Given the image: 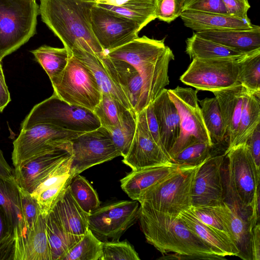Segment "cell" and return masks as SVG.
Instances as JSON below:
<instances>
[{
	"instance_id": "48",
	"label": "cell",
	"mask_w": 260,
	"mask_h": 260,
	"mask_svg": "<svg viewBox=\"0 0 260 260\" xmlns=\"http://www.w3.org/2000/svg\"><path fill=\"white\" fill-rule=\"evenodd\" d=\"M184 11L228 14L222 0H185Z\"/></svg>"
},
{
	"instance_id": "19",
	"label": "cell",
	"mask_w": 260,
	"mask_h": 260,
	"mask_svg": "<svg viewBox=\"0 0 260 260\" xmlns=\"http://www.w3.org/2000/svg\"><path fill=\"white\" fill-rule=\"evenodd\" d=\"M112 78L123 90L136 113L143 108L144 83L137 70L130 63L109 57L106 52L98 56Z\"/></svg>"
},
{
	"instance_id": "5",
	"label": "cell",
	"mask_w": 260,
	"mask_h": 260,
	"mask_svg": "<svg viewBox=\"0 0 260 260\" xmlns=\"http://www.w3.org/2000/svg\"><path fill=\"white\" fill-rule=\"evenodd\" d=\"M38 124H48L81 133L91 131L101 126L93 112L71 105L54 93L32 108L22 121L21 130Z\"/></svg>"
},
{
	"instance_id": "3",
	"label": "cell",
	"mask_w": 260,
	"mask_h": 260,
	"mask_svg": "<svg viewBox=\"0 0 260 260\" xmlns=\"http://www.w3.org/2000/svg\"><path fill=\"white\" fill-rule=\"evenodd\" d=\"M165 40L138 37L106 52L109 57L130 63L140 73L144 83L143 108L152 103L169 83V65L175 56Z\"/></svg>"
},
{
	"instance_id": "16",
	"label": "cell",
	"mask_w": 260,
	"mask_h": 260,
	"mask_svg": "<svg viewBox=\"0 0 260 260\" xmlns=\"http://www.w3.org/2000/svg\"><path fill=\"white\" fill-rule=\"evenodd\" d=\"M72 155L71 143L67 146L37 156L14 168V179L20 188L32 193L54 169Z\"/></svg>"
},
{
	"instance_id": "7",
	"label": "cell",
	"mask_w": 260,
	"mask_h": 260,
	"mask_svg": "<svg viewBox=\"0 0 260 260\" xmlns=\"http://www.w3.org/2000/svg\"><path fill=\"white\" fill-rule=\"evenodd\" d=\"M36 0H0V57L13 53L36 33Z\"/></svg>"
},
{
	"instance_id": "29",
	"label": "cell",
	"mask_w": 260,
	"mask_h": 260,
	"mask_svg": "<svg viewBox=\"0 0 260 260\" xmlns=\"http://www.w3.org/2000/svg\"><path fill=\"white\" fill-rule=\"evenodd\" d=\"M185 52L190 59H238L247 53L225 47L199 36L196 32L186 40Z\"/></svg>"
},
{
	"instance_id": "1",
	"label": "cell",
	"mask_w": 260,
	"mask_h": 260,
	"mask_svg": "<svg viewBox=\"0 0 260 260\" xmlns=\"http://www.w3.org/2000/svg\"><path fill=\"white\" fill-rule=\"evenodd\" d=\"M138 219L148 243L162 254L173 253L160 259H225L215 254L183 223L178 215L160 212L140 205Z\"/></svg>"
},
{
	"instance_id": "4",
	"label": "cell",
	"mask_w": 260,
	"mask_h": 260,
	"mask_svg": "<svg viewBox=\"0 0 260 260\" xmlns=\"http://www.w3.org/2000/svg\"><path fill=\"white\" fill-rule=\"evenodd\" d=\"M224 154L228 159L225 187L231 199V203L228 204L248 218L259 193L260 175L246 142Z\"/></svg>"
},
{
	"instance_id": "44",
	"label": "cell",
	"mask_w": 260,
	"mask_h": 260,
	"mask_svg": "<svg viewBox=\"0 0 260 260\" xmlns=\"http://www.w3.org/2000/svg\"><path fill=\"white\" fill-rule=\"evenodd\" d=\"M133 246L127 241L102 242V260H140Z\"/></svg>"
},
{
	"instance_id": "2",
	"label": "cell",
	"mask_w": 260,
	"mask_h": 260,
	"mask_svg": "<svg viewBox=\"0 0 260 260\" xmlns=\"http://www.w3.org/2000/svg\"><path fill=\"white\" fill-rule=\"evenodd\" d=\"M95 4L91 0H40L39 13L42 21L60 39L70 55L76 45L98 56L106 52L91 29V9Z\"/></svg>"
},
{
	"instance_id": "9",
	"label": "cell",
	"mask_w": 260,
	"mask_h": 260,
	"mask_svg": "<svg viewBox=\"0 0 260 260\" xmlns=\"http://www.w3.org/2000/svg\"><path fill=\"white\" fill-rule=\"evenodd\" d=\"M82 133L48 124H38L21 130L13 142L12 160L14 168L37 156L69 145Z\"/></svg>"
},
{
	"instance_id": "26",
	"label": "cell",
	"mask_w": 260,
	"mask_h": 260,
	"mask_svg": "<svg viewBox=\"0 0 260 260\" xmlns=\"http://www.w3.org/2000/svg\"><path fill=\"white\" fill-rule=\"evenodd\" d=\"M178 216L189 230L212 249L215 254L221 257L237 255L238 250L230 238L201 222L188 210L180 213Z\"/></svg>"
},
{
	"instance_id": "37",
	"label": "cell",
	"mask_w": 260,
	"mask_h": 260,
	"mask_svg": "<svg viewBox=\"0 0 260 260\" xmlns=\"http://www.w3.org/2000/svg\"><path fill=\"white\" fill-rule=\"evenodd\" d=\"M68 189L80 207L89 214L100 206L98 194L89 181L78 174L71 179Z\"/></svg>"
},
{
	"instance_id": "55",
	"label": "cell",
	"mask_w": 260,
	"mask_h": 260,
	"mask_svg": "<svg viewBox=\"0 0 260 260\" xmlns=\"http://www.w3.org/2000/svg\"><path fill=\"white\" fill-rule=\"evenodd\" d=\"M2 59L0 57V64H2Z\"/></svg>"
},
{
	"instance_id": "39",
	"label": "cell",
	"mask_w": 260,
	"mask_h": 260,
	"mask_svg": "<svg viewBox=\"0 0 260 260\" xmlns=\"http://www.w3.org/2000/svg\"><path fill=\"white\" fill-rule=\"evenodd\" d=\"M102 242L89 229L61 260H102Z\"/></svg>"
},
{
	"instance_id": "18",
	"label": "cell",
	"mask_w": 260,
	"mask_h": 260,
	"mask_svg": "<svg viewBox=\"0 0 260 260\" xmlns=\"http://www.w3.org/2000/svg\"><path fill=\"white\" fill-rule=\"evenodd\" d=\"M123 158L122 162L132 170L172 162L169 153L153 140L137 115L135 134Z\"/></svg>"
},
{
	"instance_id": "54",
	"label": "cell",
	"mask_w": 260,
	"mask_h": 260,
	"mask_svg": "<svg viewBox=\"0 0 260 260\" xmlns=\"http://www.w3.org/2000/svg\"><path fill=\"white\" fill-rule=\"evenodd\" d=\"M0 177L6 179H14L13 171L6 160L0 149Z\"/></svg>"
},
{
	"instance_id": "49",
	"label": "cell",
	"mask_w": 260,
	"mask_h": 260,
	"mask_svg": "<svg viewBox=\"0 0 260 260\" xmlns=\"http://www.w3.org/2000/svg\"><path fill=\"white\" fill-rule=\"evenodd\" d=\"M136 114L153 140L166 151L164 148L160 139L158 125L153 111L152 103L140 112L136 113Z\"/></svg>"
},
{
	"instance_id": "21",
	"label": "cell",
	"mask_w": 260,
	"mask_h": 260,
	"mask_svg": "<svg viewBox=\"0 0 260 260\" xmlns=\"http://www.w3.org/2000/svg\"><path fill=\"white\" fill-rule=\"evenodd\" d=\"M246 91L245 87L237 82L233 86L212 92L218 101L229 138L228 147L224 153L233 147L238 133Z\"/></svg>"
},
{
	"instance_id": "17",
	"label": "cell",
	"mask_w": 260,
	"mask_h": 260,
	"mask_svg": "<svg viewBox=\"0 0 260 260\" xmlns=\"http://www.w3.org/2000/svg\"><path fill=\"white\" fill-rule=\"evenodd\" d=\"M0 208L14 236L16 260H23L28 232L22 213L19 187L15 179L0 177Z\"/></svg>"
},
{
	"instance_id": "22",
	"label": "cell",
	"mask_w": 260,
	"mask_h": 260,
	"mask_svg": "<svg viewBox=\"0 0 260 260\" xmlns=\"http://www.w3.org/2000/svg\"><path fill=\"white\" fill-rule=\"evenodd\" d=\"M152 104L161 143L169 154L180 133V119L178 110L169 96L168 89L166 88Z\"/></svg>"
},
{
	"instance_id": "45",
	"label": "cell",
	"mask_w": 260,
	"mask_h": 260,
	"mask_svg": "<svg viewBox=\"0 0 260 260\" xmlns=\"http://www.w3.org/2000/svg\"><path fill=\"white\" fill-rule=\"evenodd\" d=\"M0 260H16L14 236L7 218L1 208Z\"/></svg>"
},
{
	"instance_id": "33",
	"label": "cell",
	"mask_w": 260,
	"mask_h": 260,
	"mask_svg": "<svg viewBox=\"0 0 260 260\" xmlns=\"http://www.w3.org/2000/svg\"><path fill=\"white\" fill-rule=\"evenodd\" d=\"M23 260H52L46 231V217L40 216L27 235Z\"/></svg>"
},
{
	"instance_id": "14",
	"label": "cell",
	"mask_w": 260,
	"mask_h": 260,
	"mask_svg": "<svg viewBox=\"0 0 260 260\" xmlns=\"http://www.w3.org/2000/svg\"><path fill=\"white\" fill-rule=\"evenodd\" d=\"M92 32L103 48L108 52L138 37L141 30L134 21L95 4L91 9Z\"/></svg>"
},
{
	"instance_id": "38",
	"label": "cell",
	"mask_w": 260,
	"mask_h": 260,
	"mask_svg": "<svg viewBox=\"0 0 260 260\" xmlns=\"http://www.w3.org/2000/svg\"><path fill=\"white\" fill-rule=\"evenodd\" d=\"M137 115L135 111L126 109L120 123L108 130L114 144L123 157L127 153L135 134Z\"/></svg>"
},
{
	"instance_id": "25",
	"label": "cell",
	"mask_w": 260,
	"mask_h": 260,
	"mask_svg": "<svg viewBox=\"0 0 260 260\" xmlns=\"http://www.w3.org/2000/svg\"><path fill=\"white\" fill-rule=\"evenodd\" d=\"M217 207L238 250L237 256L244 260H252L251 233L255 224L225 201Z\"/></svg>"
},
{
	"instance_id": "50",
	"label": "cell",
	"mask_w": 260,
	"mask_h": 260,
	"mask_svg": "<svg viewBox=\"0 0 260 260\" xmlns=\"http://www.w3.org/2000/svg\"><path fill=\"white\" fill-rule=\"evenodd\" d=\"M228 14L238 18H248L247 12L250 6L248 0H222Z\"/></svg>"
},
{
	"instance_id": "52",
	"label": "cell",
	"mask_w": 260,
	"mask_h": 260,
	"mask_svg": "<svg viewBox=\"0 0 260 260\" xmlns=\"http://www.w3.org/2000/svg\"><path fill=\"white\" fill-rule=\"evenodd\" d=\"M11 101L10 94L6 84L2 64H0V112Z\"/></svg>"
},
{
	"instance_id": "10",
	"label": "cell",
	"mask_w": 260,
	"mask_h": 260,
	"mask_svg": "<svg viewBox=\"0 0 260 260\" xmlns=\"http://www.w3.org/2000/svg\"><path fill=\"white\" fill-rule=\"evenodd\" d=\"M171 100L178 110L180 119L179 137L169 152L172 158L184 148L199 143L214 145L205 126L198 104L197 90L177 86L168 89Z\"/></svg>"
},
{
	"instance_id": "12",
	"label": "cell",
	"mask_w": 260,
	"mask_h": 260,
	"mask_svg": "<svg viewBox=\"0 0 260 260\" xmlns=\"http://www.w3.org/2000/svg\"><path fill=\"white\" fill-rule=\"evenodd\" d=\"M237 59L232 58L193 59L180 81L197 90L213 91L236 84Z\"/></svg>"
},
{
	"instance_id": "51",
	"label": "cell",
	"mask_w": 260,
	"mask_h": 260,
	"mask_svg": "<svg viewBox=\"0 0 260 260\" xmlns=\"http://www.w3.org/2000/svg\"><path fill=\"white\" fill-rule=\"evenodd\" d=\"M252 157L256 172L260 175V124L245 142Z\"/></svg>"
},
{
	"instance_id": "6",
	"label": "cell",
	"mask_w": 260,
	"mask_h": 260,
	"mask_svg": "<svg viewBox=\"0 0 260 260\" xmlns=\"http://www.w3.org/2000/svg\"><path fill=\"white\" fill-rule=\"evenodd\" d=\"M202 164L180 166L176 172L148 189L138 201L141 205L172 215H178L188 210L192 206L195 176Z\"/></svg>"
},
{
	"instance_id": "35",
	"label": "cell",
	"mask_w": 260,
	"mask_h": 260,
	"mask_svg": "<svg viewBox=\"0 0 260 260\" xmlns=\"http://www.w3.org/2000/svg\"><path fill=\"white\" fill-rule=\"evenodd\" d=\"M237 82L248 91L260 94V48L237 60Z\"/></svg>"
},
{
	"instance_id": "23",
	"label": "cell",
	"mask_w": 260,
	"mask_h": 260,
	"mask_svg": "<svg viewBox=\"0 0 260 260\" xmlns=\"http://www.w3.org/2000/svg\"><path fill=\"white\" fill-rule=\"evenodd\" d=\"M180 17L185 26L196 32L246 29L253 25L249 18H238L225 14L184 11Z\"/></svg>"
},
{
	"instance_id": "8",
	"label": "cell",
	"mask_w": 260,
	"mask_h": 260,
	"mask_svg": "<svg viewBox=\"0 0 260 260\" xmlns=\"http://www.w3.org/2000/svg\"><path fill=\"white\" fill-rule=\"evenodd\" d=\"M51 82L53 93L59 98L92 112L102 98V90L91 72L72 54L62 73Z\"/></svg>"
},
{
	"instance_id": "13",
	"label": "cell",
	"mask_w": 260,
	"mask_h": 260,
	"mask_svg": "<svg viewBox=\"0 0 260 260\" xmlns=\"http://www.w3.org/2000/svg\"><path fill=\"white\" fill-rule=\"evenodd\" d=\"M71 147V169L76 175L89 168L121 156L110 132L102 126L73 139Z\"/></svg>"
},
{
	"instance_id": "41",
	"label": "cell",
	"mask_w": 260,
	"mask_h": 260,
	"mask_svg": "<svg viewBox=\"0 0 260 260\" xmlns=\"http://www.w3.org/2000/svg\"><path fill=\"white\" fill-rule=\"evenodd\" d=\"M219 144L209 145L206 143H199L190 145L176 154L172 159V162L180 166H199L210 157L216 155L217 145Z\"/></svg>"
},
{
	"instance_id": "15",
	"label": "cell",
	"mask_w": 260,
	"mask_h": 260,
	"mask_svg": "<svg viewBox=\"0 0 260 260\" xmlns=\"http://www.w3.org/2000/svg\"><path fill=\"white\" fill-rule=\"evenodd\" d=\"M225 155H214L199 168L194 180L192 206H216L225 201L222 171Z\"/></svg>"
},
{
	"instance_id": "47",
	"label": "cell",
	"mask_w": 260,
	"mask_h": 260,
	"mask_svg": "<svg viewBox=\"0 0 260 260\" xmlns=\"http://www.w3.org/2000/svg\"><path fill=\"white\" fill-rule=\"evenodd\" d=\"M185 0H156V18L168 23L180 17Z\"/></svg>"
},
{
	"instance_id": "34",
	"label": "cell",
	"mask_w": 260,
	"mask_h": 260,
	"mask_svg": "<svg viewBox=\"0 0 260 260\" xmlns=\"http://www.w3.org/2000/svg\"><path fill=\"white\" fill-rule=\"evenodd\" d=\"M30 52L45 70L51 82L62 73L71 55L64 47L59 48L47 45H43Z\"/></svg>"
},
{
	"instance_id": "46",
	"label": "cell",
	"mask_w": 260,
	"mask_h": 260,
	"mask_svg": "<svg viewBox=\"0 0 260 260\" xmlns=\"http://www.w3.org/2000/svg\"><path fill=\"white\" fill-rule=\"evenodd\" d=\"M22 213L28 235L34 229L41 215L37 200L31 193L23 190L19 186Z\"/></svg>"
},
{
	"instance_id": "20",
	"label": "cell",
	"mask_w": 260,
	"mask_h": 260,
	"mask_svg": "<svg viewBox=\"0 0 260 260\" xmlns=\"http://www.w3.org/2000/svg\"><path fill=\"white\" fill-rule=\"evenodd\" d=\"M180 166L169 162L132 170L120 180L121 187L132 200H138L148 189L176 172Z\"/></svg>"
},
{
	"instance_id": "40",
	"label": "cell",
	"mask_w": 260,
	"mask_h": 260,
	"mask_svg": "<svg viewBox=\"0 0 260 260\" xmlns=\"http://www.w3.org/2000/svg\"><path fill=\"white\" fill-rule=\"evenodd\" d=\"M126 108L110 95L102 93V98L93 113L101 125L108 130L117 126L120 122Z\"/></svg>"
},
{
	"instance_id": "28",
	"label": "cell",
	"mask_w": 260,
	"mask_h": 260,
	"mask_svg": "<svg viewBox=\"0 0 260 260\" xmlns=\"http://www.w3.org/2000/svg\"><path fill=\"white\" fill-rule=\"evenodd\" d=\"M67 232L83 235L88 230V215L78 205L68 188L50 212Z\"/></svg>"
},
{
	"instance_id": "42",
	"label": "cell",
	"mask_w": 260,
	"mask_h": 260,
	"mask_svg": "<svg viewBox=\"0 0 260 260\" xmlns=\"http://www.w3.org/2000/svg\"><path fill=\"white\" fill-rule=\"evenodd\" d=\"M75 175L74 174H72L62 180L51 184L35 197L43 217H46L57 202L63 197L72 178Z\"/></svg>"
},
{
	"instance_id": "36",
	"label": "cell",
	"mask_w": 260,
	"mask_h": 260,
	"mask_svg": "<svg viewBox=\"0 0 260 260\" xmlns=\"http://www.w3.org/2000/svg\"><path fill=\"white\" fill-rule=\"evenodd\" d=\"M198 103L205 126L214 144H221L226 135L218 101L215 97L206 98Z\"/></svg>"
},
{
	"instance_id": "31",
	"label": "cell",
	"mask_w": 260,
	"mask_h": 260,
	"mask_svg": "<svg viewBox=\"0 0 260 260\" xmlns=\"http://www.w3.org/2000/svg\"><path fill=\"white\" fill-rule=\"evenodd\" d=\"M259 124L260 94H254L246 90L238 133L233 147L245 142Z\"/></svg>"
},
{
	"instance_id": "11",
	"label": "cell",
	"mask_w": 260,
	"mask_h": 260,
	"mask_svg": "<svg viewBox=\"0 0 260 260\" xmlns=\"http://www.w3.org/2000/svg\"><path fill=\"white\" fill-rule=\"evenodd\" d=\"M140 207L136 200L100 206L88 215V229L102 242L118 241L138 219Z\"/></svg>"
},
{
	"instance_id": "27",
	"label": "cell",
	"mask_w": 260,
	"mask_h": 260,
	"mask_svg": "<svg viewBox=\"0 0 260 260\" xmlns=\"http://www.w3.org/2000/svg\"><path fill=\"white\" fill-rule=\"evenodd\" d=\"M199 36L243 53L260 48V27L250 29L209 30L196 32Z\"/></svg>"
},
{
	"instance_id": "56",
	"label": "cell",
	"mask_w": 260,
	"mask_h": 260,
	"mask_svg": "<svg viewBox=\"0 0 260 260\" xmlns=\"http://www.w3.org/2000/svg\"><path fill=\"white\" fill-rule=\"evenodd\" d=\"M91 1H93L96 2L97 0H91Z\"/></svg>"
},
{
	"instance_id": "32",
	"label": "cell",
	"mask_w": 260,
	"mask_h": 260,
	"mask_svg": "<svg viewBox=\"0 0 260 260\" xmlns=\"http://www.w3.org/2000/svg\"><path fill=\"white\" fill-rule=\"evenodd\" d=\"M46 231L52 260H61L83 236L67 232L51 213L46 216Z\"/></svg>"
},
{
	"instance_id": "30",
	"label": "cell",
	"mask_w": 260,
	"mask_h": 260,
	"mask_svg": "<svg viewBox=\"0 0 260 260\" xmlns=\"http://www.w3.org/2000/svg\"><path fill=\"white\" fill-rule=\"evenodd\" d=\"M98 6L136 22L142 29L156 19V0H131L120 6L102 4Z\"/></svg>"
},
{
	"instance_id": "43",
	"label": "cell",
	"mask_w": 260,
	"mask_h": 260,
	"mask_svg": "<svg viewBox=\"0 0 260 260\" xmlns=\"http://www.w3.org/2000/svg\"><path fill=\"white\" fill-rule=\"evenodd\" d=\"M188 210L201 222L226 236L235 243L229 227L221 217L217 206H191Z\"/></svg>"
},
{
	"instance_id": "24",
	"label": "cell",
	"mask_w": 260,
	"mask_h": 260,
	"mask_svg": "<svg viewBox=\"0 0 260 260\" xmlns=\"http://www.w3.org/2000/svg\"><path fill=\"white\" fill-rule=\"evenodd\" d=\"M71 54L90 70L102 93L110 95L118 100L126 109L134 111L122 88L112 78L98 56L85 51L77 45L72 49Z\"/></svg>"
},
{
	"instance_id": "53",
	"label": "cell",
	"mask_w": 260,
	"mask_h": 260,
	"mask_svg": "<svg viewBox=\"0 0 260 260\" xmlns=\"http://www.w3.org/2000/svg\"><path fill=\"white\" fill-rule=\"evenodd\" d=\"M252 260L260 259V226L257 222L252 228L251 233Z\"/></svg>"
}]
</instances>
